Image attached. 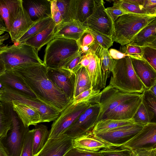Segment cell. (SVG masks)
<instances>
[{"mask_svg": "<svg viewBox=\"0 0 156 156\" xmlns=\"http://www.w3.org/2000/svg\"><path fill=\"white\" fill-rule=\"evenodd\" d=\"M11 70L23 78L38 100L58 112H61L73 101L53 83L43 63L25 64Z\"/></svg>", "mask_w": 156, "mask_h": 156, "instance_id": "obj_1", "label": "cell"}, {"mask_svg": "<svg viewBox=\"0 0 156 156\" xmlns=\"http://www.w3.org/2000/svg\"><path fill=\"white\" fill-rule=\"evenodd\" d=\"M109 85L121 91L142 94L144 87L136 75L129 56L114 60Z\"/></svg>", "mask_w": 156, "mask_h": 156, "instance_id": "obj_2", "label": "cell"}, {"mask_svg": "<svg viewBox=\"0 0 156 156\" xmlns=\"http://www.w3.org/2000/svg\"><path fill=\"white\" fill-rule=\"evenodd\" d=\"M155 19L156 15L128 13L121 16L113 22L112 39L121 46L128 44L140 30Z\"/></svg>", "mask_w": 156, "mask_h": 156, "instance_id": "obj_3", "label": "cell"}, {"mask_svg": "<svg viewBox=\"0 0 156 156\" xmlns=\"http://www.w3.org/2000/svg\"><path fill=\"white\" fill-rule=\"evenodd\" d=\"M38 52L36 49L27 44H14L9 46H2L1 55L6 70H9L25 64L43 63Z\"/></svg>", "mask_w": 156, "mask_h": 156, "instance_id": "obj_4", "label": "cell"}, {"mask_svg": "<svg viewBox=\"0 0 156 156\" xmlns=\"http://www.w3.org/2000/svg\"><path fill=\"white\" fill-rule=\"evenodd\" d=\"M78 52L76 41L54 38L47 44L43 63L48 67L60 68L66 59Z\"/></svg>", "mask_w": 156, "mask_h": 156, "instance_id": "obj_5", "label": "cell"}, {"mask_svg": "<svg viewBox=\"0 0 156 156\" xmlns=\"http://www.w3.org/2000/svg\"><path fill=\"white\" fill-rule=\"evenodd\" d=\"M92 105L89 101L75 104L73 101L53 121L49 139L57 138L63 135L79 116Z\"/></svg>", "mask_w": 156, "mask_h": 156, "instance_id": "obj_6", "label": "cell"}, {"mask_svg": "<svg viewBox=\"0 0 156 156\" xmlns=\"http://www.w3.org/2000/svg\"><path fill=\"white\" fill-rule=\"evenodd\" d=\"M0 101L11 102L12 101L27 105L37 111L40 114L42 122L55 121L60 112L51 108L37 99L29 98L2 88L0 89Z\"/></svg>", "mask_w": 156, "mask_h": 156, "instance_id": "obj_7", "label": "cell"}, {"mask_svg": "<svg viewBox=\"0 0 156 156\" xmlns=\"http://www.w3.org/2000/svg\"><path fill=\"white\" fill-rule=\"evenodd\" d=\"M29 129L14 111L10 127L6 135L0 139L8 156H20L24 136Z\"/></svg>", "mask_w": 156, "mask_h": 156, "instance_id": "obj_8", "label": "cell"}, {"mask_svg": "<svg viewBox=\"0 0 156 156\" xmlns=\"http://www.w3.org/2000/svg\"><path fill=\"white\" fill-rule=\"evenodd\" d=\"M101 92V95L99 101L100 111L97 123L102 119L106 114L121 103L137 98L142 94L124 92L109 84L104 88Z\"/></svg>", "mask_w": 156, "mask_h": 156, "instance_id": "obj_9", "label": "cell"}, {"mask_svg": "<svg viewBox=\"0 0 156 156\" xmlns=\"http://www.w3.org/2000/svg\"><path fill=\"white\" fill-rule=\"evenodd\" d=\"M99 111V104L92 105L79 116L64 135L74 139L91 132Z\"/></svg>", "mask_w": 156, "mask_h": 156, "instance_id": "obj_10", "label": "cell"}, {"mask_svg": "<svg viewBox=\"0 0 156 156\" xmlns=\"http://www.w3.org/2000/svg\"><path fill=\"white\" fill-rule=\"evenodd\" d=\"M94 1V9L92 15L84 23L88 29L96 30L111 37L113 22L108 14L102 0Z\"/></svg>", "mask_w": 156, "mask_h": 156, "instance_id": "obj_11", "label": "cell"}, {"mask_svg": "<svg viewBox=\"0 0 156 156\" xmlns=\"http://www.w3.org/2000/svg\"><path fill=\"white\" fill-rule=\"evenodd\" d=\"M144 125L133 122L94 134L112 145L119 146L132 138Z\"/></svg>", "mask_w": 156, "mask_h": 156, "instance_id": "obj_12", "label": "cell"}, {"mask_svg": "<svg viewBox=\"0 0 156 156\" xmlns=\"http://www.w3.org/2000/svg\"><path fill=\"white\" fill-rule=\"evenodd\" d=\"M48 74L55 85L70 101L73 100L75 75L74 73L61 68L48 67Z\"/></svg>", "mask_w": 156, "mask_h": 156, "instance_id": "obj_13", "label": "cell"}, {"mask_svg": "<svg viewBox=\"0 0 156 156\" xmlns=\"http://www.w3.org/2000/svg\"><path fill=\"white\" fill-rule=\"evenodd\" d=\"M131 150L156 148V123L151 122L129 141L121 145Z\"/></svg>", "mask_w": 156, "mask_h": 156, "instance_id": "obj_14", "label": "cell"}, {"mask_svg": "<svg viewBox=\"0 0 156 156\" xmlns=\"http://www.w3.org/2000/svg\"><path fill=\"white\" fill-rule=\"evenodd\" d=\"M133 68L138 77L147 90L156 84V71L140 55H129Z\"/></svg>", "mask_w": 156, "mask_h": 156, "instance_id": "obj_15", "label": "cell"}, {"mask_svg": "<svg viewBox=\"0 0 156 156\" xmlns=\"http://www.w3.org/2000/svg\"><path fill=\"white\" fill-rule=\"evenodd\" d=\"M0 84L1 88L29 98L37 99L23 78L12 70H6L0 76Z\"/></svg>", "mask_w": 156, "mask_h": 156, "instance_id": "obj_16", "label": "cell"}, {"mask_svg": "<svg viewBox=\"0 0 156 156\" xmlns=\"http://www.w3.org/2000/svg\"><path fill=\"white\" fill-rule=\"evenodd\" d=\"M73 139L64 135L55 139H49L35 156H64L73 147Z\"/></svg>", "mask_w": 156, "mask_h": 156, "instance_id": "obj_17", "label": "cell"}, {"mask_svg": "<svg viewBox=\"0 0 156 156\" xmlns=\"http://www.w3.org/2000/svg\"><path fill=\"white\" fill-rule=\"evenodd\" d=\"M143 96V92L140 96L121 103L106 114L102 119L125 120L133 119L142 102Z\"/></svg>", "mask_w": 156, "mask_h": 156, "instance_id": "obj_18", "label": "cell"}, {"mask_svg": "<svg viewBox=\"0 0 156 156\" xmlns=\"http://www.w3.org/2000/svg\"><path fill=\"white\" fill-rule=\"evenodd\" d=\"M88 28L79 21L62 22L55 27L53 38L73 40L76 41Z\"/></svg>", "mask_w": 156, "mask_h": 156, "instance_id": "obj_19", "label": "cell"}, {"mask_svg": "<svg viewBox=\"0 0 156 156\" xmlns=\"http://www.w3.org/2000/svg\"><path fill=\"white\" fill-rule=\"evenodd\" d=\"M35 22L32 20L23 8L21 0L16 15L9 33L12 41L14 43L20 38Z\"/></svg>", "mask_w": 156, "mask_h": 156, "instance_id": "obj_20", "label": "cell"}, {"mask_svg": "<svg viewBox=\"0 0 156 156\" xmlns=\"http://www.w3.org/2000/svg\"><path fill=\"white\" fill-rule=\"evenodd\" d=\"M73 147L91 152H98L114 146L96 136L91 132L73 139Z\"/></svg>", "mask_w": 156, "mask_h": 156, "instance_id": "obj_21", "label": "cell"}, {"mask_svg": "<svg viewBox=\"0 0 156 156\" xmlns=\"http://www.w3.org/2000/svg\"><path fill=\"white\" fill-rule=\"evenodd\" d=\"M23 5L34 22L51 17V0H22Z\"/></svg>", "mask_w": 156, "mask_h": 156, "instance_id": "obj_22", "label": "cell"}, {"mask_svg": "<svg viewBox=\"0 0 156 156\" xmlns=\"http://www.w3.org/2000/svg\"><path fill=\"white\" fill-rule=\"evenodd\" d=\"M90 62L85 68L90 82L91 88L95 91L100 90L106 87L100 59L94 51L90 50Z\"/></svg>", "mask_w": 156, "mask_h": 156, "instance_id": "obj_23", "label": "cell"}, {"mask_svg": "<svg viewBox=\"0 0 156 156\" xmlns=\"http://www.w3.org/2000/svg\"><path fill=\"white\" fill-rule=\"evenodd\" d=\"M128 44L140 47H156V19L140 30Z\"/></svg>", "mask_w": 156, "mask_h": 156, "instance_id": "obj_24", "label": "cell"}, {"mask_svg": "<svg viewBox=\"0 0 156 156\" xmlns=\"http://www.w3.org/2000/svg\"><path fill=\"white\" fill-rule=\"evenodd\" d=\"M12 103L13 111L17 114L26 126L35 125L42 122L39 113L36 110L23 104L12 101Z\"/></svg>", "mask_w": 156, "mask_h": 156, "instance_id": "obj_25", "label": "cell"}, {"mask_svg": "<svg viewBox=\"0 0 156 156\" xmlns=\"http://www.w3.org/2000/svg\"><path fill=\"white\" fill-rule=\"evenodd\" d=\"M21 0H0V15L9 33L18 11Z\"/></svg>", "mask_w": 156, "mask_h": 156, "instance_id": "obj_26", "label": "cell"}, {"mask_svg": "<svg viewBox=\"0 0 156 156\" xmlns=\"http://www.w3.org/2000/svg\"><path fill=\"white\" fill-rule=\"evenodd\" d=\"M56 25L53 21L44 29L27 40L23 44L30 45L38 51L53 38Z\"/></svg>", "mask_w": 156, "mask_h": 156, "instance_id": "obj_27", "label": "cell"}, {"mask_svg": "<svg viewBox=\"0 0 156 156\" xmlns=\"http://www.w3.org/2000/svg\"><path fill=\"white\" fill-rule=\"evenodd\" d=\"M91 50L94 51L100 59L104 81L106 84L107 79L113 70L114 60L110 57L108 49L103 48L95 41Z\"/></svg>", "mask_w": 156, "mask_h": 156, "instance_id": "obj_28", "label": "cell"}, {"mask_svg": "<svg viewBox=\"0 0 156 156\" xmlns=\"http://www.w3.org/2000/svg\"><path fill=\"white\" fill-rule=\"evenodd\" d=\"M14 111L12 103L0 101V139L5 136L12 124Z\"/></svg>", "mask_w": 156, "mask_h": 156, "instance_id": "obj_29", "label": "cell"}, {"mask_svg": "<svg viewBox=\"0 0 156 156\" xmlns=\"http://www.w3.org/2000/svg\"><path fill=\"white\" fill-rule=\"evenodd\" d=\"M33 140V155L35 156L42 149L49 139V131L43 124L34 126Z\"/></svg>", "mask_w": 156, "mask_h": 156, "instance_id": "obj_30", "label": "cell"}, {"mask_svg": "<svg viewBox=\"0 0 156 156\" xmlns=\"http://www.w3.org/2000/svg\"><path fill=\"white\" fill-rule=\"evenodd\" d=\"M94 1L92 0H76L75 20L84 23L93 14Z\"/></svg>", "mask_w": 156, "mask_h": 156, "instance_id": "obj_31", "label": "cell"}, {"mask_svg": "<svg viewBox=\"0 0 156 156\" xmlns=\"http://www.w3.org/2000/svg\"><path fill=\"white\" fill-rule=\"evenodd\" d=\"M74 73L75 78L73 98L83 92L91 88L89 76L84 67H80Z\"/></svg>", "mask_w": 156, "mask_h": 156, "instance_id": "obj_32", "label": "cell"}, {"mask_svg": "<svg viewBox=\"0 0 156 156\" xmlns=\"http://www.w3.org/2000/svg\"><path fill=\"white\" fill-rule=\"evenodd\" d=\"M53 20L51 17L44 18L35 22L29 30L14 44H23L29 39L46 28Z\"/></svg>", "mask_w": 156, "mask_h": 156, "instance_id": "obj_33", "label": "cell"}, {"mask_svg": "<svg viewBox=\"0 0 156 156\" xmlns=\"http://www.w3.org/2000/svg\"><path fill=\"white\" fill-rule=\"evenodd\" d=\"M133 122H135L133 119L125 120L102 119L97 123L91 132L95 134Z\"/></svg>", "mask_w": 156, "mask_h": 156, "instance_id": "obj_34", "label": "cell"}, {"mask_svg": "<svg viewBox=\"0 0 156 156\" xmlns=\"http://www.w3.org/2000/svg\"><path fill=\"white\" fill-rule=\"evenodd\" d=\"M56 0L57 5L63 18V22L75 20L76 0Z\"/></svg>", "mask_w": 156, "mask_h": 156, "instance_id": "obj_35", "label": "cell"}, {"mask_svg": "<svg viewBox=\"0 0 156 156\" xmlns=\"http://www.w3.org/2000/svg\"><path fill=\"white\" fill-rule=\"evenodd\" d=\"M154 116L155 115L149 109L143 98L140 105L133 119L135 123L145 125L151 122Z\"/></svg>", "mask_w": 156, "mask_h": 156, "instance_id": "obj_36", "label": "cell"}, {"mask_svg": "<svg viewBox=\"0 0 156 156\" xmlns=\"http://www.w3.org/2000/svg\"><path fill=\"white\" fill-rule=\"evenodd\" d=\"M95 41L93 35L88 29L76 41L79 48V52L82 55L87 53L91 50Z\"/></svg>", "mask_w": 156, "mask_h": 156, "instance_id": "obj_37", "label": "cell"}, {"mask_svg": "<svg viewBox=\"0 0 156 156\" xmlns=\"http://www.w3.org/2000/svg\"><path fill=\"white\" fill-rule=\"evenodd\" d=\"M99 152L102 156H131V150L122 145L107 147Z\"/></svg>", "mask_w": 156, "mask_h": 156, "instance_id": "obj_38", "label": "cell"}, {"mask_svg": "<svg viewBox=\"0 0 156 156\" xmlns=\"http://www.w3.org/2000/svg\"><path fill=\"white\" fill-rule=\"evenodd\" d=\"M34 129L29 130L26 133L23 139L20 156H33V140Z\"/></svg>", "mask_w": 156, "mask_h": 156, "instance_id": "obj_39", "label": "cell"}, {"mask_svg": "<svg viewBox=\"0 0 156 156\" xmlns=\"http://www.w3.org/2000/svg\"><path fill=\"white\" fill-rule=\"evenodd\" d=\"M141 47L142 57L156 71V47L151 46Z\"/></svg>", "mask_w": 156, "mask_h": 156, "instance_id": "obj_40", "label": "cell"}, {"mask_svg": "<svg viewBox=\"0 0 156 156\" xmlns=\"http://www.w3.org/2000/svg\"><path fill=\"white\" fill-rule=\"evenodd\" d=\"M114 2L130 13L148 15L144 10L129 2L127 0H115Z\"/></svg>", "mask_w": 156, "mask_h": 156, "instance_id": "obj_41", "label": "cell"}, {"mask_svg": "<svg viewBox=\"0 0 156 156\" xmlns=\"http://www.w3.org/2000/svg\"><path fill=\"white\" fill-rule=\"evenodd\" d=\"M82 55V54L79 52L74 54L66 59L62 64L60 68L73 72L79 65Z\"/></svg>", "mask_w": 156, "mask_h": 156, "instance_id": "obj_42", "label": "cell"}, {"mask_svg": "<svg viewBox=\"0 0 156 156\" xmlns=\"http://www.w3.org/2000/svg\"><path fill=\"white\" fill-rule=\"evenodd\" d=\"M88 29L93 35L95 41L103 48L108 49L113 45L114 42L111 37L97 31Z\"/></svg>", "mask_w": 156, "mask_h": 156, "instance_id": "obj_43", "label": "cell"}, {"mask_svg": "<svg viewBox=\"0 0 156 156\" xmlns=\"http://www.w3.org/2000/svg\"><path fill=\"white\" fill-rule=\"evenodd\" d=\"M105 10L113 22L121 16L130 13L114 2L112 6L105 8Z\"/></svg>", "mask_w": 156, "mask_h": 156, "instance_id": "obj_44", "label": "cell"}, {"mask_svg": "<svg viewBox=\"0 0 156 156\" xmlns=\"http://www.w3.org/2000/svg\"><path fill=\"white\" fill-rule=\"evenodd\" d=\"M100 90L95 91L91 88L79 94L73 99V103L76 104L82 102L89 101L94 94L98 93Z\"/></svg>", "mask_w": 156, "mask_h": 156, "instance_id": "obj_45", "label": "cell"}, {"mask_svg": "<svg viewBox=\"0 0 156 156\" xmlns=\"http://www.w3.org/2000/svg\"><path fill=\"white\" fill-rule=\"evenodd\" d=\"M143 93L144 99L148 107L156 116V96L154 95L147 90L145 89Z\"/></svg>", "mask_w": 156, "mask_h": 156, "instance_id": "obj_46", "label": "cell"}, {"mask_svg": "<svg viewBox=\"0 0 156 156\" xmlns=\"http://www.w3.org/2000/svg\"><path fill=\"white\" fill-rule=\"evenodd\" d=\"M56 0H51V17L55 23L56 26L63 22L61 14L56 3Z\"/></svg>", "mask_w": 156, "mask_h": 156, "instance_id": "obj_47", "label": "cell"}, {"mask_svg": "<svg viewBox=\"0 0 156 156\" xmlns=\"http://www.w3.org/2000/svg\"><path fill=\"white\" fill-rule=\"evenodd\" d=\"M120 49V52L129 56L135 55H141L142 54V47L127 44L121 46Z\"/></svg>", "mask_w": 156, "mask_h": 156, "instance_id": "obj_48", "label": "cell"}, {"mask_svg": "<svg viewBox=\"0 0 156 156\" xmlns=\"http://www.w3.org/2000/svg\"><path fill=\"white\" fill-rule=\"evenodd\" d=\"M64 156H102V155L99 151H89L73 147Z\"/></svg>", "mask_w": 156, "mask_h": 156, "instance_id": "obj_49", "label": "cell"}, {"mask_svg": "<svg viewBox=\"0 0 156 156\" xmlns=\"http://www.w3.org/2000/svg\"><path fill=\"white\" fill-rule=\"evenodd\" d=\"M131 150V156H156V148H142Z\"/></svg>", "mask_w": 156, "mask_h": 156, "instance_id": "obj_50", "label": "cell"}, {"mask_svg": "<svg viewBox=\"0 0 156 156\" xmlns=\"http://www.w3.org/2000/svg\"><path fill=\"white\" fill-rule=\"evenodd\" d=\"M143 7L148 15H156V0H144Z\"/></svg>", "mask_w": 156, "mask_h": 156, "instance_id": "obj_51", "label": "cell"}, {"mask_svg": "<svg viewBox=\"0 0 156 156\" xmlns=\"http://www.w3.org/2000/svg\"><path fill=\"white\" fill-rule=\"evenodd\" d=\"M111 58L114 60H119L129 56L115 49L111 48L108 50Z\"/></svg>", "mask_w": 156, "mask_h": 156, "instance_id": "obj_52", "label": "cell"}, {"mask_svg": "<svg viewBox=\"0 0 156 156\" xmlns=\"http://www.w3.org/2000/svg\"><path fill=\"white\" fill-rule=\"evenodd\" d=\"M2 46L0 47V76H1L6 70L4 63L2 58L1 55V50Z\"/></svg>", "mask_w": 156, "mask_h": 156, "instance_id": "obj_53", "label": "cell"}, {"mask_svg": "<svg viewBox=\"0 0 156 156\" xmlns=\"http://www.w3.org/2000/svg\"><path fill=\"white\" fill-rule=\"evenodd\" d=\"M127 0L128 2H130L132 4H133L140 7V8L144 10V9H143V3H144V0Z\"/></svg>", "mask_w": 156, "mask_h": 156, "instance_id": "obj_54", "label": "cell"}, {"mask_svg": "<svg viewBox=\"0 0 156 156\" xmlns=\"http://www.w3.org/2000/svg\"><path fill=\"white\" fill-rule=\"evenodd\" d=\"M9 37V35L8 34L0 36V47L5 41L8 39Z\"/></svg>", "mask_w": 156, "mask_h": 156, "instance_id": "obj_55", "label": "cell"}, {"mask_svg": "<svg viewBox=\"0 0 156 156\" xmlns=\"http://www.w3.org/2000/svg\"><path fill=\"white\" fill-rule=\"evenodd\" d=\"M0 156H8L2 144L0 141Z\"/></svg>", "mask_w": 156, "mask_h": 156, "instance_id": "obj_56", "label": "cell"}, {"mask_svg": "<svg viewBox=\"0 0 156 156\" xmlns=\"http://www.w3.org/2000/svg\"><path fill=\"white\" fill-rule=\"evenodd\" d=\"M0 30L6 31V28L4 22L0 15Z\"/></svg>", "mask_w": 156, "mask_h": 156, "instance_id": "obj_57", "label": "cell"}, {"mask_svg": "<svg viewBox=\"0 0 156 156\" xmlns=\"http://www.w3.org/2000/svg\"><path fill=\"white\" fill-rule=\"evenodd\" d=\"M150 93L156 96V84L151 87L148 89L147 90Z\"/></svg>", "mask_w": 156, "mask_h": 156, "instance_id": "obj_58", "label": "cell"}, {"mask_svg": "<svg viewBox=\"0 0 156 156\" xmlns=\"http://www.w3.org/2000/svg\"><path fill=\"white\" fill-rule=\"evenodd\" d=\"M5 31H4L0 30V36L2 35L5 33Z\"/></svg>", "mask_w": 156, "mask_h": 156, "instance_id": "obj_59", "label": "cell"}, {"mask_svg": "<svg viewBox=\"0 0 156 156\" xmlns=\"http://www.w3.org/2000/svg\"><path fill=\"white\" fill-rule=\"evenodd\" d=\"M0 95H1V94H0Z\"/></svg>", "mask_w": 156, "mask_h": 156, "instance_id": "obj_60", "label": "cell"}]
</instances>
